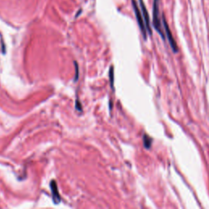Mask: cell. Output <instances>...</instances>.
Returning a JSON list of instances; mask_svg holds the SVG:
<instances>
[{"label":"cell","mask_w":209,"mask_h":209,"mask_svg":"<svg viewBox=\"0 0 209 209\" xmlns=\"http://www.w3.org/2000/svg\"><path fill=\"white\" fill-rule=\"evenodd\" d=\"M74 65H75V68H76V76H74V81H76L79 78V65H78L77 62H74Z\"/></svg>","instance_id":"8"},{"label":"cell","mask_w":209,"mask_h":209,"mask_svg":"<svg viewBox=\"0 0 209 209\" xmlns=\"http://www.w3.org/2000/svg\"><path fill=\"white\" fill-rule=\"evenodd\" d=\"M110 86L112 88H114V69L113 67L110 70Z\"/></svg>","instance_id":"7"},{"label":"cell","mask_w":209,"mask_h":209,"mask_svg":"<svg viewBox=\"0 0 209 209\" xmlns=\"http://www.w3.org/2000/svg\"><path fill=\"white\" fill-rule=\"evenodd\" d=\"M50 187H51V190H52L53 202L55 203H59L61 202V197H60V194H59L58 188H57L56 182L55 181H52L51 184H50Z\"/></svg>","instance_id":"5"},{"label":"cell","mask_w":209,"mask_h":209,"mask_svg":"<svg viewBox=\"0 0 209 209\" xmlns=\"http://www.w3.org/2000/svg\"><path fill=\"white\" fill-rule=\"evenodd\" d=\"M140 5H141V9H142V16H143V19H144L145 25V28L146 30L149 33V34H152V30L150 27V16H149V13L147 12V9L145 6L144 3L142 0H140Z\"/></svg>","instance_id":"4"},{"label":"cell","mask_w":209,"mask_h":209,"mask_svg":"<svg viewBox=\"0 0 209 209\" xmlns=\"http://www.w3.org/2000/svg\"><path fill=\"white\" fill-rule=\"evenodd\" d=\"M75 104H76L75 105V107H76V109H77L78 110L82 111V110H83V109H82V106H81V104H80L79 102V100H77V101H76Z\"/></svg>","instance_id":"9"},{"label":"cell","mask_w":209,"mask_h":209,"mask_svg":"<svg viewBox=\"0 0 209 209\" xmlns=\"http://www.w3.org/2000/svg\"><path fill=\"white\" fill-rule=\"evenodd\" d=\"M143 142H144L145 147L146 149H150L151 146V139L150 137L149 136L146 134H145L144 137H143Z\"/></svg>","instance_id":"6"},{"label":"cell","mask_w":209,"mask_h":209,"mask_svg":"<svg viewBox=\"0 0 209 209\" xmlns=\"http://www.w3.org/2000/svg\"><path fill=\"white\" fill-rule=\"evenodd\" d=\"M159 0H154V5H153V25H154V29L156 30L159 34L161 35L163 40L165 39L163 30L162 29V25H161V21L159 18Z\"/></svg>","instance_id":"1"},{"label":"cell","mask_w":209,"mask_h":209,"mask_svg":"<svg viewBox=\"0 0 209 209\" xmlns=\"http://www.w3.org/2000/svg\"><path fill=\"white\" fill-rule=\"evenodd\" d=\"M162 19H163V27H164V30H165V32H166L167 37L168 40H169L170 46H171V47H172V50H173V52H177V46H176V43L175 40H174L173 37H172V32H171V30H170L169 26H168L166 20H165V17H164V15H163V17H162Z\"/></svg>","instance_id":"3"},{"label":"cell","mask_w":209,"mask_h":209,"mask_svg":"<svg viewBox=\"0 0 209 209\" xmlns=\"http://www.w3.org/2000/svg\"><path fill=\"white\" fill-rule=\"evenodd\" d=\"M132 6H133V8H134V12H135V15L136 17L137 23H138L139 25V27H140L141 30H142L144 39H146V31L147 30H146L145 25L143 16H142V13H141V11L139 9L138 6H137V3H136V2L135 0H132Z\"/></svg>","instance_id":"2"}]
</instances>
